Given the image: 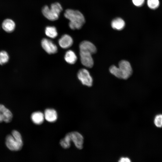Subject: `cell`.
Here are the masks:
<instances>
[{
    "label": "cell",
    "mask_w": 162,
    "mask_h": 162,
    "mask_svg": "<svg viewBox=\"0 0 162 162\" xmlns=\"http://www.w3.org/2000/svg\"><path fill=\"white\" fill-rule=\"evenodd\" d=\"M64 15L69 20V26L71 29H80L85 22L83 15L78 10L68 9L65 10Z\"/></svg>",
    "instance_id": "cell-1"
},
{
    "label": "cell",
    "mask_w": 162,
    "mask_h": 162,
    "mask_svg": "<svg viewBox=\"0 0 162 162\" xmlns=\"http://www.w3.org/2000/svg\"><path fill=\"white\" fill-rule=\"evenodd\" d=\"M12 117L11 111L4 105L0 104V123L3 122L9 123L11 121Z\"/></svg>",
    "instance_id": "cell-9"
},
{
    "label": "cell",
    "mask_w": 162,
    "mask_h": 162,
    "mask_svg": "<svg viewBox=\"0 0 162 162\" xmlns=\"http://www.w3.org/2000/svg\"><path fill=\"white\" fill-rule=\"evenodd\" d=\"M147 4L150 9H155L159 7L160 2L159 0H147Z\"/></svg>",
    "instance_id": "cell-19"
},
{
    "label": "cell",
    "mask_w": 162,
    "mask_h": 162,
    "mask_svg": "<svg viewBox=\"0 0 162 162\" xmlns=\"http://www.w3.org/2000/svg\"><path fill=\"white\" fill-rule=\"evenodd\" d=\"M9 56L5 51H0V64L3 65L7 63L8 61Z\"/></svg>",
    "instance_id": "cell-18"
},
{
    "label": "cell",
    "mask_w": 162,
    "mask_h": 162,
    "mask_svg": "<svg viewBox=\"0 0 162 162\" xmlns=\"http://www.w3.org/2000/svg\"><path fill=\"white\" fill-rule=\"evenodd\" d=\"M132 2L134 5L140 7L143 4L145 0H132Z\"/></svg>",
    "instance_id": "cell-21"
},
{
    "label": "cell",
    "mask_w": 162,
    "mask_h": 162,
    "mask_svg": "<svg viewBox=\"0 0 162 162\" xmlns=\"http://www.w3.org/2000/svg\"><path fill=\"white\" fill-rule=\"evenodd\" d=\"M62 10L61 4L56 2L52 4L50 8L47 5L44 6L42 9V12L44 16L48 20L55 21L58 18Z\"/></svg>",
    "instance_id": "cell-3"
},
{
    "label": "cell",
    "mask_w": 162,
    "mask_h": 162,
    "mask_svg": "<svg viewBox=\"0 0 162 162\" xmlns=\"http://www.w3.org/2000/svg\"><path fill=\"white\" fill-rule=\"evenodd\" d=\"M125 23L124 20L120 18H118L113 20L111 22L112 27L116 30H122L124 27Z\"/></svg>",
    "instance_id": "cell-16"
},
{
    "label": "cell",
    "mask_w": 162,
    "mask_h": 162,
    "mask_svg": "<svg viewBox=\"0 0 162 162\" xmlns=\"http://www.w3.org/2000/svg\"><path fill=\"white\" fill-rule=\"evenodd\" d=\"M64 59L68 63L73 64L76 62L77 57L75 52L73 51L70 50L66 52Z\"/></svg>",
    "instance_id": "cell-15"
},
{
    "label": "cell",
    "mask_w": 162,
    "mask_h": 162,
    "mask_svg": "<svg viewBox=\"0 0 162 162\" xmlns=\"http://www.w3.org/2000/svg\"><path fill=\"white\" fill-rule=\"evenodd\" d=\"M5 144L7 148L11 151L20 150L23 146V142L20 133L17 130H13L11 134L7 136Z\"/></svg>",
    "instance_id": "cell-2"
},
{
    "label": "cell",
    "mask_w": 162,
    "mask_h": 162,
    "mask_svg": "<svg viewBox=\"0 0 162 162\" xmlns=\"http://www.w3.org/2000/svg\"><path fill=\"white\" fill-rule=\"evenodd\" d=\"M154 123L156 127L159 128L162 127V114H158L155 116Z\"/></svg>",
    "instance_id": "cell-20"
},
{
    "label": "cell",
    "mask_w": 162,
    "mask_h": 162,
    "mask_svg": "<svg viewBox=\"0 0 162 162\" xmlns=\"http://www.w3.org/2000/svg\"><path fill=\"white\" fill-rule=\"evenodd\" d=\"M41 45L44 50L49 54H54L57 52V46L50 39L43 38L41 41Z\"/></svg>",
    "instance_id": "cell-7"
},
{
    "label": "cell",
    "mask_w": 162,
    "mask_h": 162,
    "mask_svg": "<svg viewBox=\"0 0 162 162\" xmlns=\"http://www.w3.org/2000/svg\"><path fill=\"white\" fill-rule=\"evenodd\" d=\"M2 26L3 29L6 32H11L14 30L15 24L11 20L6 19L3 22Z\"/></svg>",
    "instance_id": "cell-14"
},
{
    "label": "cell",
    "mask_w": 162,
    "mask_h": 162,
    "mask_svg": "<svg viewBox=\"0 0 162 162\" xmlns=\"http://www.w3.org/2000/svg\"><path fill=\"white\" fill-rule=\"evenodd\" d=\"M119 162H130L131 161L130 159L128 157H122L119 159Z\"/></svg>",
    "instance_id": "cell-22"
},
{
    "label": "cell",
    "mask_w": 162,
    "mask_h": 162,
    "mask_svg": "<svg viewBox=\"0 0 162 162\" xmlns=\"http://www.w3.org/2000/svg\"><path fill=\"white\" fill-rule=\"evenodd\" d=\"M65 137L70 142L72 141L78 149L82 148L84 138L79 133L76 131L72 132L67 134Z\"/></svg>",
    "instance_id": "cell-5"
},
{
    "label": "cell",
    "mask_w": 162,
    "mask_h": 162,
    "mask_svg": "<svg viewBox=\"0 0 162 162\" xmlns=\"http://www.w3.org/2000/svg\"><path fill=\"white\" fill-rule=\"evenodd\" d=\"M73 42V40L71 37L67 34L62 35L58 41L60 46L65 49L70 47L72 45Z\"/></svg>",
    "instance_id": "cell-11"
},
{
    "label": "cell",
    "mask_w": 162,
    "mask_h": 162,
    "mask_svg": "<svg viewBox=\"0 0 162 162\" xmlns=\"http://www.w3.org/2000/svg\"><path fill=\"white\" fill-rule=\"evenodd\" d=\"M80 54L82 64L88 68H92L94 64L92 54L89 52L84 51H80Z\"/></svg>",
    "instance_id": "cell-8"
},
{
    "label": "cell",
    "mask_w": 162,
    "mask_h": 162,
    "mask_svg": "<svg viewBox=\"0 0 162 162\" xmlns=\"http://www.w3.org/2000/svg\"><path fill=\"white\" fill-rule=\"evenodd\" d=\"M31 119L32 122L36 124H40L44 120V114L40 111L33 112L31 116Z\"/></svg>",
    "instance_id": "cell-13"
},
{
    "label": "cell",
    "mask_w": 162,
    "mask_h": 162,
    "mask_svg": "<svg viewBox=\"0 0 162 162\" xmlns=\"http://www.w3.org/2000/svg\"><path fill=\"white\" fill-rule=\"evenodd\" d=\"M46 35L52 38H56L58 35V32L56 27L48 26L46 27L45 30Z\"/></svg>",
    "instance_id": "cell-17"
},
{
    "label": "cell",
    "mask_w": 162,
    "mask_h": 162,
    "mask_svg": "<svg viewBox=\"0 0 162 162\" xmlns=\"http://www.w3.org/2000/svg\"><path fill=\"white\" fill-rule=\"evenodd\" d=\"M79 48L80 51L88 52L92 55L97 52L95 46L91 42L87 40L81 42L80 44Z\"/></svg>",
    "instance_id": "cell-10"
},
{
    "label": "cell",
    "mask_w": 162,
    "mask_h": 162,
    "mask_svg": "<svg viewBox=\"0 0 162 162\" xmlns=\"http://www.w3.org/2000/svg\"><path fill=\"white\" fill-rule=\"evenodd\" d=\"M77 76L83 85L88 87L92 86L93 80L87 69L85 68L80 69L78 72Z\"/></svg>",
    "instance_id": "cell-6"
},
{
    "label": "cell",
    "mask_w": 162,
    "mask_h": 162,
    "mask_svg": "<svg viewBox=\"0 0 162 162\" xmlns=\"http://www.w3.org/2000/svg\"><path fill=\"white\" fill-rule=\"evenodd\" d=\"M132 73V69L129 62L124 60L119 62L118 68H117V78L127 80L131 76Z\"/></svg>",
    "instance_id": "cell-4"
},
{
    "label": "cell",
    "mask_w": 162,
    "mask_h": 162,
    "mask_svg": "<svg viewBox=\"0 0 162 162\" xmlns=\"http://www.w3.org/2000/svg\"><path fill=\"white\" fill-rule=\"evenodd\" d=\"M44 118L48 122H53L57 119L58 115L56 111L54 109H47L44 112Z\"/></svg>",
    "instance_id": "cell-12"
}]
</instances>
